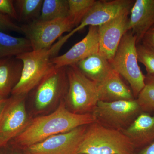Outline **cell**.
<instances>
[{"label": "cell", "mask_w": 154, "mask_h": 154, "mask_svg": "<svg viewBox=\"0 0 154 154\" xmlns=\"http://www.w3.org/2000/svg\"><path fill=\"white\" fill-rule=\"evenodd\" d=\"M66 105L65 102L62 101L53 113L34 119L14 139V143L27 148L52 136L69 132L96 122L92 113H74Z\"/></svg>", "instance_id": "cell-1"}, {"label": "cell", "mask_w": 154, "mask_h": 154, "mask_svg": "<svg viewBox=\"0 0 154 154\" xmlns=\"http://www.w3.org/2000/svg\"><path fill=\"white\" fill-rule=\"evenodd\" d=\"M130 141L120 131L97 123L88 125L76 154H134Z\"/></svg>", "instance_id": "cell-2"}, {"label": "cell", "mask_w": 154, "mask_h": 154, "mask_svg": "<svg viewBox=\"0 0 154 154\" xmlns=\"http://www.w3.org/2000/svg\"><path fill=\"white\" fill-rule=\"evenodd\" d=\"M136 44V37L131 30L127 31L109 61L112 69L129 83L135 99L144 87L145 80L138 63Z\"/></svg>", "instance_id": "cell-3"}, {"label": "cell", "mask_w": 154, "mask_h": 154, "mask_svg": "<svg viewBox=\"0 0 154 154\" xmlns=\"http://www.w3.org/2000/svg\"><path fill=\"white\" fill-rule=\"evenodd\" d=\"M67 74L69 110L78 114L92 113L99 101L98 83L87 78L76 65L67 66Z\"/></svg>", "instance_id": "cell-4"}, {"label": "cell", "mask_w": 154, "mask_h": 154, "mask_svg": "<svg viewBox=\"0 0 154 154\" xmlns=\"http://www.w3.org/2000/svg\"><path fill=\"white\" fill-rule=\"evenodd\" d=\"M16 57L22 60L23 67L19 81L11 91L13 96L27 95L54 67L49 49L32 50Z\"/></svg>", "instance_id": "cell-5"}, {"label": "cell", "mask_w": 154, "mask_h": 154, "mask_svg": "<svg viewBox=\"0 0 154 154\" xmlns=\"http://www.w3.org/2000/svg\"><path fill=\"white\" fill-rule=\"evenodd\" d=\"M142 112L135 99L113 102L99 101L92 113L96 122L107 128L122 131Z\"/></svg>", "instance_id": "cell-6"}, {"label": "cell", "mask_w": 154, "mask_h": 154, "mask_svg": "<svg viewBox=\"0 0 154 154\" xmlns=\"http://www.w3.org/2000/svg\"><path fill=\"white\" fill-rule=\"evenodd\" d=\"M22 33L30 41L32 50L48 49L66 32L75 28L68 17L43 21L35 20L21 26Z\"/></svg>", "instance_id": "cell-7"}, {"label": "cell", "mask_w": 154, "mask_h": 154, "mask_svg": "<svg viewBox=\"0 0 154 154\" xmlns=\"http://www.w3.org/2000/svg\"><path fill=\"white\" fill-rule=\"evenodd\" d=\"M134 2L132 0L96 1L81 24L65 36L61 37L57 42L51 47L50 50L51 55L55 57L63 45L78 31L86 26H99L105 24L123 11L131 9Z\"/></svg>", "instance_id": "cell-8"}, {"label": "cell", "mask_w": 154, "mask_h": 154, "mask_svg": "<svg viewBox=\"0 0 154 154\" xmlns=\"http://www.w3.org/2000/svg\"><path fill=\"white\" fill-rule=\"evenodd\" d=\"M25 96H14L8 99L0 119V147L17 137L30 122L24 102Z\"/></svg>", "instance_id": "cell-9"}, {"label": "cell", "mask_w": 154, "mask_h": 154, "mask_svg": "<svg viewBox=\"0 0 154 154\" xmlns=\"http://www.w3.org/2000/svg\"><path fill=\"white\" fill-rule=\"evenodd\" d=\"M68 89L67 67H54L34 89L36 108L38 110L46 108L57 98L66 95Z\"/></svg>", "instance_id": "cell-10"}, {"label": "cell", "mask_w": 154, "mask_h": 154, "mask_svg": "<svg viewBox=\"0 0 154 154\" xmlns=\"http://www.w3.org/2000/svg\"><path fill=\"white\" fill-rule=\"evenodd\" d=\"M88 125L52 136L25 149L28 154H76Z\"/></svg>", "instance_id": "cell-11"}, {"label": "cell", "mask_w": 154, "mask_h": 154, "mask_svg": "<svg viewBox=\"0 0 154 154\" xmlns=\"http://www.w3.org/2000/svg\"><path fill=\"white\" fill-rule=\"evenodd\" d=\"M130 10H125L110 21L98 26L99 53L109 61L113 59L122 38L127 32Z\"/></svg>", "instance_id": "cell-12"}, {"label": "cell", "mask_w": 154, "mask_h": 154, "mask_svg": "<svg viewBox=\"0 0 154 154\" xmlns=\"http://www.w3.org/2000/svg\"><path fill=\"white\" fill-rule=\"evenodd\" d=\"M98 26H89L85 38L77 42L62 55L51 59L55 68L75 65L79 62L99 52Z\"/></svg>", "instance_id": "cell-13"}, {"label": "cell", "mask_w": 154, "mask_h": 154, "mask_svg": "<svg viewBox=\"0 0 154 154\" xmlns=\"http://www.w3.org/2000/svg\"><path fill=\"white\" fill-rule=\"evenodd\" d=\"M129 15L126 31L132 32L137 44L154 25V0H136Z\"/></svg>", "instance_id": "cell-14"}, {"label": "cell", "mask_w": 154, "mask_h": 154, "mask_svg": "<svg viewBox=\"0 0 154 154\" xmlns=\"http://www.w3.org/2000/svg\"><path fill=\"white\" fill-rule=\"evenodd\" d=\"M122 132L128 138L136 151L154 141V114L142 112Z\"/></svg>", "instance_id": "cell-15"}, {"label": "cell", "mask_w": 154, "mask_h": 154, "mask_svg": "<svg viewBox=\"0 0 154 154\" xmlns=\"http://www.w3.org/2000/svg\"><path fill=\"white\" fill-rule=\"evenodd\" d=\"M121 77L113 69L105 79L98 83L99 101L113 102L135 99L131 89L126 85Z\"/></svg>", "instance_id": "cell-16"}, {"label": "cell", "mask_w": 154, "mask_h": 154, "mask_svg": "<svg viewBox=\"0 0 154 154\" xmlns=\"http://www.w3.org/2000/svg\"><path fill=\"white\" fill-rule=\"evenodd\" d=\"M23 63L16 57L0 58V96L12 91L21 76Z\"/></svg>", "instance_id": "cell-17"}, {"label": "cell", "mask_w": 154, "mask_h": 154, "mask_svg": "<svg viewBox=\"0 0 154 154\" xmlns=\"http://www.w3.org/2000/svg\"><path fill=\"white\" fill-rule=\"evenodd\" d=\"M75 65L87 78L97 83L105 79L113 70L109 61L99 52L81 60Z\"/></svg>", "instance_id": "cell-18"}, {"label": "cell", "mask_w": 154, "mask_h": 154, "mask_svg": "<svg viewBox=\"0 0 154 154\" xmlns=\"http://www.w3.org/2000/svg\"><path fill=\"white\" fill-rule=\"evenodd\" d=\"M32 50L30 41L25 37H14L0 31V58L17 57Z\"/></svg>", "instance_id": "cell-19"}, {"label": "cell", "mask_w": 154, "mask_h": 154, "mask_svg": "<svg viewBox=\"0 0 154 154\" xmlns=\"http://www.w3.org/2000/svg\"><path fill=\"white\" fill-rule=\"evenodd\" d=\"M43 0H17L14 5L18 20L25 24L38 20L41 14Z\"/></svg>", "instance_id": "cell-20"}, {"label": "cell", "mask_w": 154, "mask_h": 154, "mask_svg": "<svg viewBox=\"0 0 154 154\" xmlns=\"http://www.w3.org/2000/svg\"><path fill=\"white\" fill-rule=\"evenodd\" d=\"M69 10L68 0H43L38 19L48 21L66 18Z\"/></svg>", "instance_id": "cell-21"}, {"label": "cell", "mask_w": 154, "mask_h": 154, "mask_svg": "<svg viewBox=\"0 0 154 154\" xmlns=\"http://www.w3.org/2000/svg\"><path fill=\"white\" fill-rule=\"evenodd\" d=\"M136 99L143 112H154V75H145V86Z\"/></svg>", "instance_id": "cell-22"}, {"label": "cell", "mask_w": 154, "mask_h": 154, "mask_svg": "<svg viewBox=\"0 0 154 154\" xmlns=\"http://www.w3.org/2000/svg\"><path fill=\"white\" fill-rule=\"evenodd\" d=\"M69 13L68 17L74 24L75 28L81 24L83 19L96 3V0H68Z\"/></svg>", "instance_id": "cell-23"}, {"label": "cell", "mask_w": 154, "mask_h": 154, "mask_svg": "<svg viewBox=\"0 0 154 154\" xmlns=\"http://www.w3.org/2000/svg\"><path fill=\"white\" fill-rule=\"evenodd\" d=\"M138 61L145 66L147 74L154 75V48L140 42L136 44Z\"/></svg>", "instance_id": "cell-24"}, {"label": "cell", "mask_w": 154, "mask_h": 154, "mask_svg": "<svg viewBox=\"0 0 154 154\" xmlns=\"http://www.w3.org/2000/svg\"><path fill=\"white\" fill-rule=\"evenodd\" d=\"M0 14L18 20V14L14 5V1L0 0Z\"/></svg>", "instance_id": "cell-25"}, {"label": "cell", "mask_w": 154, "mask_h": 154, "mask_svg": "<svg viewBox=\"0 0 154 154\" xmlns=\"http://www.w3.org/2000/svg\"><path fill=\"white\" fill-rule=\"evenodd\" d=\"M12 31L22 33L21 26L17 25L10 17L0 14V31Z\"/></svg>", "instance_id": "cell-26"}, {"label": "cell", "mask_w": 154, "mask_h": 154, "mask_svg": "<svg viewBox=\"0 0 154 154\" xmlns=\"http://www.w3.org/2000/svg\"><path fill=\"white\" fill-rule=\"evenodd\" d=\"M141 42L154 48V25L146 33Z\"/></svg>", "instance_id": "cell-27"}, {"label": "cell", "mask_w": 154, "mask_h": 154, "mask_svg": "<svg viewBox=\"0 0 154 154\" xmlns=\"http://www.w3.org/2000/svg\"><path fill=\"white\" fill-rule=\"evenodd\" d=\"M134 154H154V141L143 148L136 151Z\"/></svg>", "instance_id": "cell-28"}, {"label": "cell", "mask_w": 154, "mask_h": 154, "mask_svg": "<svg viewBox=\"0 0 154 154\" xmlns=\"http://www.w3.org/2000/svg\"><path fill=\"white\" fill-rule=\"evenodd\" d=\"M8 101V99H5L4 97L0 96V119Z\"/></svg>", "instance_id": "cell-29"}, {"label": "cell", "mask_w": 154, "mask_h": 154, "mask_svg": "<svg viewBox=\"0 0 154 154\" xmlns=\"http://www.w3.org/2000/svg\"><path fill=\"white\" fill-rule=\"evenodd\" d=\"M1 97H2V96H1Z\"/></svg>", "instance_id": "cell-30"}]
</instances>
